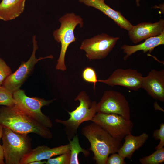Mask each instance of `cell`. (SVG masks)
<instances>
[{
	"label": "cell",
	"instance_id": "obj_32",
	"mask_svg": "<svg viewBox=\"0 0 164 164\" xmlns=\"http://www.w3.org/2000/svg\"><path fill=\"white\" fill-rule=\"evenodd\" d=\"M102 0V1H104V0Z\"/></svg>",
	"mask_w": 164,
	"mask_h": 164
},
{
	"label": "cell",
	"instance_id": "obj_22",
	"mask_svg": "<svg viewBox=\"0 0 164 164\" xmlns=\"http://www.w3.org/2000/svg\"><path fill=\"white\" fill-rule=\"evenodd\" d=\"M82 76L85 81L94 84V89L96 83L98 82L97 76L94 70L91 67H86L83 71Z\"/></svg>",
	"mask_w": 164,
	"mask_h": 164
},
{
	"label": "cell",
	"instance_id": "obj_10",
	"mask_svg": "<svg viewBox=\"0 0 164 164\" xmlns=\"http://www.w3.org/2000/svg\"><path fill=\"white\" fill-rule=\"evenodd\" d=\"M118 37H112L102 33L90 39L84 40L80 49L86 52V56L90 60L105 58L114 47Z\"/></svg>",
	"mask_w": 164,
	"mask_h": 164
},
{
	"label": "cell",
	"instance_id": "obj_19",
	"mask_svg": "<svg viewBox=\"0 0 164 164\" xmlns=\"http://www.w3.org/2000/svg\"><path fill=\"white\" fill-rule=\"evenodd\" d=\"M72 139V140H69L70 153V164H79L80 163L78 159L79 154L82 152L85 157H87L90 155V152L88 150L81 147L77 134L74 135Z\"/></svg>",
	"mask_w": 164,
	"mask_h": 164
},
{
	"label": "cell",
	"instance_id": "obj_8",
	"mask_svg": "<svg viewBox=\"0 0 164 164\" xmlns=\"http://www.w3.org/2000/svg\"><path fill=\"white\" fill-rule=\"evenodd\" d=\"M32 43L33 51L29 60L26 62L23 61L17 70L5 79L2 85L12 94L20 89V87L32 72L35 64L39 61L42 59L53 58L52 55H50L36 58V53L38 46L36 35L32 37Z\"/></svg>",
	"mask_w": 164,
	"mask_h": 164
},
{
	"label": "cell",
	"instance_id": "obj_5",
	"mask_svg": "<svg viewBox=\"0 0 164 164\" xmlns=\"http://www.w3.org/2000/svg\"><path fill=\"white\" fill-rule=\"evenodd\" d=\"M2 138L6 164H20L23 157L31 150L30 142L27 135L19 134L3 128Z\"/></svg>",
	"mask_w": 164,
	"mask_h": 164
},
{
	"label": "cell",
	"instance_id": "obj_9",
	"mask_svg": "<svg viewBox=\"0 0 164 164\" xmlns=\"http://www.w3.org/2000/svg\"><path fill=\"white\" fill-rule=\"evenodd\" d=\"M96 113L113 114L130 119L129 103L124 95L113 90L105 91L100 101L97 103Z\"/></svg>",
	"mask_w": 164,
	"mask_h": 164
},
{
	"label": "cell",
	"instance_id": "obj_16",
	"mask_svg": "<svg viewBox=\"0 0 164 164\" xmlns=\"http://www.w3.org/2000/svg\"><path fill=\"white\" fill-rule=\"evenodd\" d=\"M164 44V31L159 36L150 37L143 43L136 45L124 44L121 47L126 55L124 57V60L136 52L142 50L144 53L148 51L151 52L155 48Z\"/></svg>",
	"mask_w": 164,
	"mask_h": 164
},
{
	"label": "cell",
	"instance_id": "obj_6",
	"mask_svg": "<svg viewBox=\"0 0 164 164\" xmlns=\"http://www.w3.org/2000/svg\"><path fill=\"white\" fill-rule=\"evenodd\" d=\"M15 105L20 110L33 118L44 126L51 128L53 124L50 118L44 114L41 108L47 106L55 99L46 100L38 97L27 96L22 90L19 89L13 94Z\"/></svg>",
	"mask_w": 164,
	"mask_h": 164
},
{
	"label": "cell",
	"instance_id": "obj_21",
	"mask_svg": "<svg viewBox=\"0 0 164 164\" xmlns=\"http://www.w3.org/2000/svg\"><path fill=\"white\" fill-rule=\"evenodd\" d=\"M15 105L13 94L3 86H0V105L11 106Z\"/></svg>",
	"mask_w": 164,
	"mask_h": 164
},
{
	"label": "cell",
	"instance_id": "obj_7",
	"mask_svg": "<svg viewBox=\"0 0 164 164\" xmlns=\"http://www.w3.org/2000/svg\"><path fill=\"white\" fill-rule=\"evenodd\" d=\"M92 121L97 124L115 139L121 141L127 135L131 133L132 122L120 115L97 113Z\"/></svg>",
	"mask_w": 164,
	"mask_h": 164
},
{
	"label": "cell",
	"instance_id": "obj_11",
	"mask_svg": "<svg viewBox=\"0 0 164 164\" xmlns=\"http://www.w3.org/2000/svg\"><path fill=\"white\" fill-rule=\"evenodd\" d=\"M143 78L142 74L136 70L118 68L115 70L108 79L98 80V82L112 87L119 85L137 91L142 88Z\"/></svg>",
	"mask_w": 164,
	"mask_h": 164
},
{
	"label": "cell",
	"instance_id": "obj_20",
	"mask_svg": "<svg viewBox=\"0 0 164 164\" xmlns=\"http://www.w3.org/2000/svg\"><path fill=\"white\" fill-rule=\"evenodd\" d=\"M139 161L142 164H159L164 162V148L156 149L151 155L140 159Z\"/></svg>",
	"mask_w": 164,
	"mask_h": 164
},
{
	"label": "cell",
	"instance_id": "obj_29",
	"mask_svg": "<svg viewBox=\"0 0 164 164\" xmlns=\"http://www.w3.org/2000/svg\"><path fill=\"white\" fill-rule=\"evenodd\" d=\"M46 161H37L32 162L29 164H46Z\"/></svg>",
	"mask_w": 164,
	"mask_h": 164
},
{
	"label": "cell",
	"instance_id": "obj_13",
	"mask_svg": "<svg viewBox=\"0 0 164 164\" xmlns=\"http://www.w3.org/2000/svg\"><path fill=\"white\" fill-rule=\"evenodd\" d=\"M164 31V20L160 19L156 22H142L133 26L128 31L129 37L134 43L150 37L160 35Z\"/></svg>",
	"mask_w": 164,
	"mask_h": 164
},
{
	"label": "cell",
	"instance_id": "obj_3",
	"mask_svg": "<svg viewBox=\"0 0 164 164\" xmlns=\"http://www.w3.org/2000/svg\"><path fill=\"white\" fill-rule=\"evenodd\" d=\"M74 100H78L80 104L74 110L71 112L67 111L70 115L69 118L66 120H55L56 122L64 127V130L68 140H71L77 134L78 128L82 123L92 121L96 113V102H91L85 91H81Z\"/></svg>",
	"mask_w": 164,
	"mask_h": 164
},
{
	"label": "cell",
	"instance_id": "obj_31",
	"mask_svg": "<svg viewBox=\"0 0 164 164\" xmlns=\"http://www.w3.org/2000/svg\"><path fill=\"white\" fill-rule=\"evenodd\" d=\"M140 0H136V3L137 5L138 6H139V2Z\"/></svg>",
	"mask_w": 164,
	"mask_h": 164
},
{
	"label": "cell",
	"instance_id": "obj_14",
	"mask_svg": "<svg viewBox=\"0 0 164 164\" xmlns=\"http://www.w3.org/2000/svg\"><path fill=\"white\" fill-rule=\"evenodd\" d=\"M70 152L69 143L53 148L45 145L39 146L25 155L20 164H29L34 161L48 159L53 156Z\"/></svg>",
	"mask_w": 164,
	"mask_h": 164
},
{
	"label": "cell",
	"instance_id": "obj_2",
	"mask_svg": "<svg viewBox=\"0 0 164 164\" xmlns=\"http://www.w3.org/2000/svg\"><path fill=\"white\" fill-rule=\"evenodd\" d=\"M81 133L90 142L91 146L89 150L93 152V159L97 164H106L109 155L118 153L122 145L121 141L113 138L93 122L83 127Z\"/></svg>",
	"mask_w": 164,
	"mask_h": 164
},
{
	"label": "cell",
	"instance_id": "obj_18",
	"mask_svg": "<svg viewBox=\"0 0 164 164\" xmlns=\"http://www.w3.org/2000/svg\"><path fill=\"white\" fill-rule=\"evenodd\" d=\"M148 138V135L145 133L137 136L131 133L128 134L125 137V142L118 153L125 158L131 159L134 152L141 147Z\"/></svg>",
	"mask_w": 164,
	"mask_h": 164
},
{
	"label": "cell",
	"instance_id": "obj_27",
	"mask_svg": "<svg viewBox=\"0 0 164 164\" xmlns=\"http://www.w3.org/2000/svg\"><path fill=\"white\" fill-rule=\"evenodd\" d=\"M4 153L2 145L0 144V164H5Z\"/></svg>",
	"mask_w": 164,
	"mask_h": 164
},
{
	"label": "cell",
	"instance_id": "obj_26",
	"mask_svg": "<svg viewBox=\"0 0 164 164\" xmlns=\"http://www.w3.org/2000/svg\"><path fill=\"white\" fill-rule=\"evenodd\" d=\"M125 159L118 153H113L108 158L106 164H126Z\"/></svg>",
	"mask_w": 164,
	"mask_h": 164
},
{
	"label": "cell",
	"instance_id": "obj_12",
	"mask_svg": "<svg viewBox=\"0 0 164 164\" xmlns=\"http://www.w3.org/2000/svg\"><path fill=\"white\" fill-rule=\"evenodd\" d=\"M142 88L153 99L164 101V70L153 69L143 77Z\"/></svg>",
	"mask_w": 164,
	"mask_h": 164
},
{
	"label": "cell",
	"instance_id": "obj_23",
	"mask_svg": "<svg viewBox=\"0 0 164 164\" xmlns=\"http://www.w3.org/2000/svg\"><path fill=\"white\" fill-rule=\"evenodd\" d=\"M55 158H50L46 161V164H70V152L64 153Z\"/></svg>",
	"mask_w": 164,
	"mask_h": 164
},
{
	"label": "cell",
	"instance_id": "obj_1",
	"mask_svg": "<svg viewBox=\"0 0 164 164\" xmlns=\"http://www.w3.org/2000/svg\"><path fill=\"white\" fill-rule=\"evenodd\" d=\"M0 125L21 135L34 133L45 139H50L53 134L49 128L28 116L15 105L0 109Z\"/></svg>",
	"mask_w": 164,
	"mask_h": 164
},
{
	"label": "cell",
	"instance_id": "obj_24",
	"mask_svg": "<svg viewBox=\"0 0 164 164\" xmlns=\"http://www.w3.org/2000/svg\"><path fill=\"white\" fill-rule=\"evenodd\" d=\"M12 73L10 67L4 60L0 58V86L2 85L5 79Z\"/></svg>",
	"mask_w": 164,
	"mask_h": 164
},
{
	"label": "cell",
	"instance_id": "obj_30",
	"mask_svg": "<svg viewBox=\"0 0 164 164\" xmlns=\"http://www.w3.org/2000/svg\"><path fill=\"white\" fill-rule=\"evenodd\" d=\"M3 127L0 125V141L1 139L2 138L3 135Z\"/></svg>",
	"mask_w": 164,
	"mask_h": 164
},
{
	"label": "cell",
	"instance_id": "obj_17",
	"mask_svg": "<svg viewBox=\"0 0 164 164\" xmlns=\"http://www.w3.org/2000/svg\"><path fill=\"white\" fill-rule=\"evenodd\" d=\"M26 0H2L0 3V19L5 21L19 17L23 12Z\"/></svg>",
	"mask_w": 164,
	"mask_h": 164
},
{
	"label": "cell",
	"instance_id": "obj_15",
	"mask_svg": "<svg viewBox=\"0 0 164 164\" xmlns=\"http://www.w3.org/2000/svg\"><path fill=\"white\" fill-rule=\"evenodd\" d=\"M81 3L93 7L102 12L111 19L121 28L129 30L132 25L119 11H116L107 5L101 0H79Z\"/></svg>",
	"mask_w": 164,
	"mask_h": 164
},
{
	"label": "cell",
	"instance_id": "obj_25",
	"mask_svg": "<svg viewBox=\"0 0 164 164\" xmlns=\"http://www.w3.org/2000/svg\"><path fill=\"white\" fill-rule=\"evenodd\" d=\"M153 137L155 139L159 140L160 141L159 144L155 147V149H157L163 147L164 146V124L162 123L160 125L159 129L154 131L152 134Z\"/></svg>",
	"mask_w": 164,
	"mask_h": 164
},
{
	"label": "cell",
	"instance_id": "obj_4",
	"mask_svg": "<svg viewBox=\"0 0 164 164\" xmlns=\"http://www.w3.org/2000/svg\"><path fill=\"white\" fill-rule=\"evenodd\" d=\"M59 21L61 23L60 27L53 33L55 40L61 44L60 53L55 68L56 70L64 71L67 69L65 58L67 49L71 43L77 39L74 36V30L78 24L82 27L83 22L82 18L73 13L65 14Z\"/></svg>",
	"mask_w": 164,
	"mask_h": 164
},
{
	"label": "cell",
	"instance_id": "obj_28",
	"mask_svg": "<svg viewBox=\"0 0 164 164\" xmlns=\"http://www.w3.org/2000/svg\"><path fill=\"white\" fill-rule=\"evenodd\" d=\"M154 107L155 110H159L164 112V110L160 107L158 104L157 102L154 103Z\"/></svg>",
	"mask_w": 164,
	"mask_h": 164
}]
</instances>
